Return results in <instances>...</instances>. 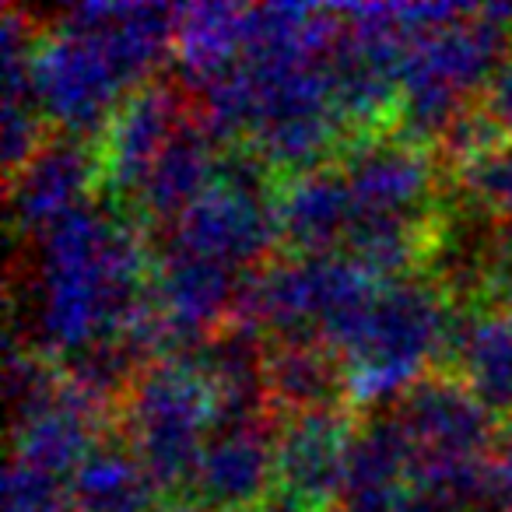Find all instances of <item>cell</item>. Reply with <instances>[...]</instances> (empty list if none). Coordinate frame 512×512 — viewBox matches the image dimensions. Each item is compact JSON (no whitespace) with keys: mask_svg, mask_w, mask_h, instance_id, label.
Wrapping results in <instances>:
<instances>
[{"mask_svg":"<svg viewBox=\"0 0 512 512\" xmlns=\"http://www.w3.org/2000/svg\"><path fill=\"white\" fill-rule=\"evenodd\" d=\"M141 235L102 207H78L43 235L29 264V334L36 351L74 358L102 341H123L148 313Z\"/></svg>","mask_w":512,"mask_h":512,"instance_id":"obj_1","label":"cell"},{"mask_svg":"<svg viewBox=\"0 0 512 512\" xmlns=\"http://www.w3.org/2000/svg\"><path fill=\"white\" fill-rule=\"evenodd\" d=\"M57 22L32 53V92L39 116L71 137L106 130L176 39V8L162 4H74Z\"/></svg>","mask_w":512,"mask_h":512,"instance_id":"obj_2","label":"cell"},{"mask_svg":"<svg viewBox=\"0 0 512 512\" xmlns=\"http://www.w3.org/2000/svg\"><path fill=\"white\" fill-rule=\"evenodd\" d=\"M449 337L453 327L439 288L393 278L379 281L369 302L327 337V351L341 358L348 397L376 404L404 397L428 358L449 348Z\"/></svg>","mask_w":512,"mask_h":512,"instance_id":"obj_3","label":"cell"},{"mask_svg":"<svg viewBox=\"0 0 512 512\" xmlns=\"http://www.w3.org/2000/svg\"><path fill=\"white\" fill-rule=\"evenodd\" d=\"M509 32L512 4L474 8L453 25L414 32L400 67L397 106V116L414 141L442 137L467 113V95L488 85L495 67L505 60Z\"/></svg>","mask_w":512,"mask_h":512,"instance_id":"obj_4","label":"cell"},{"mask_svg":"<svg viewBox=\"0 0 512 512\" xmlns=\"http://www.w3.org/2000/svg\"><path fill=\"white\" fill-rule=\"evenodd\" d=\"M130 453L158 491L190 488L193 467L218 418L211 383L193 355L144 365L123 393L120 414Z\"/></svg>","mask_w":512,"mask_h":512,"instance_id":"obj_5","label":"cell"},{"mask_svg":"<svg viewBox=\"0 0 512 512\" xmlns=\"http://www.w3.org/2000/svg\"><path fill=\"white\" fill-rule=\"evenodd\" d=\"M260 158L232 155L221 158L214 183L179 214L169 228V249L197 253L225 267H242L264 256L281 239L274 200L264 193Z\"/></svg>","mask_w":512,"mask_h":512,"instance_id":"obj_6","label":"cell"},{"mask_svg":"<svg viewBox=\"0 0 512 512\" xmlns=\"http://www.w3.org/2000/svg\"><path fill=\"white\" fill-rule=\"evenodd\" d=\"M278 428L271 411L218 414L197 456L190 491L200 512H253L278 484Z\"/></svg>","mask_w":512,"mask_h":512,"instance_id":"obj_7","label":"cell"},{"mask_svg":"<svg viewBox=\"0 0 512 512\" xmlns=\"http://www.w3.org/2000/svg\"><path fill=\"white\" fill-rule=\"evenodd\" d=\"M242 281L232 267L197 253L162 246L155 278L148 285L151 316L169 355H190L211 337L218 320L232 313Z\"/></svg>","mask_w":512,"mask_h":512,"instance_id":"obj_8","label":"cell"},{"mask_svg":"<svg viewBox=\"0 0 512 512\" xmlns=\"http://www.w3.org/2000/svg\"><path fill=\"white\" fill-rule=\"evenodd\" d=\"M355 432L337 407L288 414L278 428V491L299 512L341 505L348 449Z\"/></svg>","mask_w":512,"mask_h":512,"instance_id":"obj_9","label":"cell"},{"mask_svg":"<svg viewBox=\"0 0 512 512\" xmlns=\"http://www.w3.org/2000/svg\"><path fill=\"white\" fill-rule=\"evenodd\" d=\"M341 176L355 200L358 218H404L425 221L435 193V169L418 141L365 137L348 151Z\"/></svg>","mask_w":512,"mask_h":512,"instance_id":"obj_10","label":"cell"},{"mask_svg":"<svg viewBox=\"0 0 512 512\" xmlns=\"http://www.w3.org/2000/svg\"><path fill=\"white\" fill-rule=\"evenodd\" d=\"M186 120L190 113L176 85H141L130 92L102 130V183L120 197L134 200L155 158Z\"/></svg>","mask_w":512,"mask_h":512,"instance_id":"obj_11","label":"cell"},{"mask_svg":"<svg viewBox=\"0 0 512 512\" xmlns=\"http://www.w3.org/2000/svg\"><path fill=\"white\" fill-rule=\"evenodd\" d=\"M102 179L99 148H88L81 137L43 141L15 172H11V218L25 235H43L50 225L78 211L81 197Z\"/></svg>","mask_w":512,"mask_h":512,"instance_id":"obj_12","label":"cell"},{"mask_svg":"<svg viewBox=\"0 0 512 512\" xmlns=\"http://www.w3.org/2000/svg\"><path fill=\"white\" fill-rule=\"evenodd\" d=\"M411 505V456L393 411L355 432L344 470L341 512H404Z\"/></svg>","mask_w":512,"mask_h":512,"instance_id":"obj_13","label":"cell"},{"mask_svg":"<svg viewBox=\"0 0 512 512\" xmlns=\"http://www.w3.org/2000/svg\"><path fill=\"white\" fill-rule=\"evenodd\" d=\"M278 232L295 253L323 256L334 253L337 242H348L355 225V200L348 193L341 169H302L278 186L274 197Z\"/></svg>","mask_w":512,"mask_h":512,"instance_id":"obj_14","label":"cell"},{"mask_svg":"<svg viewBox=\"0 0 512 512\" xmlns=\"http://www.w3.org/2000/svg\"><path fill=\"white\" fill-rule=\"evenodd\" d=\"M449 358L463 390L491 418L512 421V309L488 306L453 323Z\"/></svg>","mask_w":512,"mask_h":512,"instance_id":"obj_15","label":"cell"},{"mask_svg":"<svg viewBox=\"0 0 512 512\" xmlns=\"http://www.w3.org/2000/svg\"><path fill=\"white\" fill-rule=\"evenodd\" d=\"M214 134L200 123V116H190L176 130L165 151L155 158L144 183L137 186L134 200L137 211L148 225H176L179 214L214 183L218 176V151H214Z\"/></svg>","mask_w":512,"mask_h":512,"instance_id":"obj_16","label":"cell"},{"mask_svg":"<svg viewBox=\"0 0 512 512\" xmlns=\"http://www.w3.org/2000/svg\"><path fill=\"white\" fill-rule=\"evenodd\" d=\"M264 386L271 411L281 407L285 414H302L337 407L341 390H348V379L341 358L323 344L281 341L274 351H267Z\"/></svg>","mask_w":512,"mask_h":512,"instance_id":"obj_17","label":"cell"},{"mask_svg":"<svg viewBox=\"0 0 512 512\" xmlns=\"http://www.w3.org/2000/svg\"><path fill=\"white\" fill-rule=\"evenodd\" d=\"M155 481L130 449L95 442L67 484V512H155Z\"/></svg>","mask_w":512,"mask_h":512,"instance_id":"obj_18","label":"cell"},{"mask_svg":"<svg viewBox=\"0 0 512 512\" xmlns=\"http://www.w3.org/2000/svg\"><path fill=\"white\" fill-rule=\"evenodd\" d=\"M246 8L232 4H193L176 8V53L190 88L197 92L221 71L242 60Z\"/></svg>","mask_w":512,"mask_h":512,"instance_id":"obj_19","label":"cell"},{"mask_svg":"<svg viewBox=\"0 0 512 512\" xmlns=\"http://www.w3.org/2000/svg\"><path fill=\"white\" fill-rule=\"evenodd\" d=\"M460 179L470 197L477 200V207L498 214V218H505V225H512V141L488 151L477 162L463 165Z\"/></svg>","mask_w":512,"mask_h":512,"instance_id":"obj_20","label":"cell"},{"mask_svg":"<svg viewBox=\"0 0 512 512\" xmlns=\"http://www.w3.org/2000/svg\"><path fill=\"white\" fill-rule=\"evenodd\" d=\"M488 505L512 512V428L491 446L488 456Z\"/></svg>","mask_w":512,"mask_h":512,"instance_id":"obj_21","label":"cell"},{"mask_svg":"<svg viewBox=\"0 0 512 512\" xmlns=\"http://www.w3.org/2000/svg\"><path fill=\"white\" fill-rule=\"evenodd\" d=\"M484 113L505 137H512V53H505V60L484 85Z\"/></svg>","mask_w":512,"mask_h":512,"instance_id":"obj_22","label":"cell"},{"mask_svg":"<svg viewBox=\"0 0 512 512\" xmlns=\"http://www.w3.org/2000/svg\"><path fill=\"white\" fill-rule=\"evenodd\" d=\"M155 512H200L197 505H162V509H155Z\"/></svg>","mask_w":512,"mask_h":512,"instance_id":"obj_23","label":"cell"}]
</instances>
